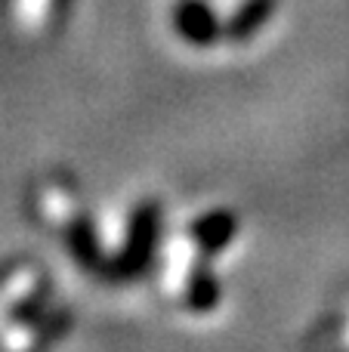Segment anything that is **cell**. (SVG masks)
<instances>
[{
    "mask_svg": "<svg viewBox=\"0 0 349 352\" xmlns=\"http://www.w3.org/2000/svg\"><path fill=\"white\" fill-rule=\"evenodd\" d=\"M235 232H238V223H235L232 213L214 210V213H204L201 219L192 223L189 238L201 254H216V250H223L229 241H232Z\"/></svg>",
    "mask_w": 349,
    "mask_h": 352,
    "instance_id": "3",
    "label": "cell"
},
{
    "mask_svg": "<svg viewBox=\"0 0 349 352\" xmlns=\"http://www.w3.org/2000/svg\"><path fill=\"white\" fill-rule=\"evenodd\" d=\"M275 12V0H245L238 10L232 12V19L226 22V37L232 41H251L260 28L272 19Z\"/></svg>",
    "mask_w": 349,
    "mask_h": 352,
    "instance_id": "4",
    "label": "cell"
},
{
    "mask_svg": "<svg viewBox=\"0 0 349 352\" xmlns=\"http://www.w3.org/2000/svg\"><path fill=\"white\" fill-rule=\"evenodd\" d=\"M53 0H12V22L22 31H41L49 19Z\"/></svg>",
    "mask_w": 349,
    "mask_h": 352,
    "instance_id": "7",
    "label": "cell"
},
{
    "mask_svg": "<svg viewBox=\"0 0 349 352\" xmlns=\"http://www.w3.org/2000/svg\"><path fill=\"white\" fill-rule=\"evenodd\" d=\"M183 291H185V300H189V306H192V309H198V312L214 309L216 300H220V287H216L214 275L204 272V269H195V272L185 278Z\"/></svg>",
    "mask_w": 349,
    "mask_h": 352,
    "instance_id": "6",
    "label": "cell"
},
{
    "mask_svg": "<svg viewBox=\"0 0 349 352\" xmlns=\"http://www.w3.org/2000/svg\"><path fill=\"white\" fill-rule=\"evenodd\" d=\"M346 343H349V324H346Z\"/></svg>",
    "mask_w": 349,
    "mask_h": 352,
    "instance_id": "8",
    "label": "cell"
},
{
    "mask_svg": "<svg viewBox=\"0 0 349 352\" xmlns=\"http://www.w3.org/2000/svg\"><path fill=\"white\" fill-rule=\"evenodd\" d=\"M173 25H177L179 37L189 41L192 47H207L220 37V22L204 0H177Z\"/></svg>",
    "mask_w": 349,
    "mask_h": 352,
    "instance_id": "2",
    "label": "cell"
},
{
    "mask_svg": "<svg viewBox=\"0 0 349 352\" xmlns=\"http://www.w3.org/2000/svg\"><path fill=\"white\" fill-rule=\"evenodd\" d=\"M155 232H158V210L152 204L139 207L133 217V226H130V238L124 244V250L117 254L111 272L115 275H133L139 272L148 263V254L155 248Z\"/></svg>",
    "mask_w": 349,
    "mask_h": 352,
    "instance_id": "1",
    "label": "cell"
},
{
    "mask_svg": "<svg viewBox=\"0 0 349 352\" xmlns=\"http://www.w3.org/2000/svg\"><path fill=\"white\" fill-rule=\"evenodd\" d=\"M37 287V272L34 269H19L6 278V285L0 287V324L10 318V312L28 297L31 291Z\"/></svg>",
    "mask_w": 349,
    "mask_h": 352,
    "instance_id": "5",
    "label": "cell"
}]
</instances>
